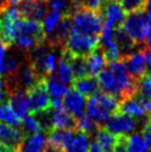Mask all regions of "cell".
Here are the masks:
<instances>
[{"instance_id":"cell-1","label":"cell","mask_w":151,"mask_h":152,"mask_svg":"<svg viewBox=\"0 0 151 152\" xmlns=\"http://www.w3.org/2000/svg\"><path fill=\"white\" fill-rule=\"evenodd\" d=\"M69 16L75 30L88 36L100 37L103 28V17L101 10H95L84 4H75Z\"/></svg>"},{"instance_id":"cell-2","label":"cell","mask_w":151,"mask_h":152,"mask_svg":"<svg viewBox=\"0 0 151 152\" xmlns=\"http://www.w3.org/2000/svg\"><path fill=\"white\" fill-rule=\"evenodd\" d=\"M99 47V37L81 34L72 28L68 36L65 48L72 55L87 57Z\"/></svg>"},{"instance_id":"cell-3","label":"cell","mask_w":151,"mask_h":152,"mask_svg":"<svg viewBox=\"0 0 151 152\" xmlns=\"http://www.w3.org/2000/svg\"><path fill=\"white\" fill-rule=\"evenodd\" d=\"M20 17L17 6L8 4L0 10V40L9 47L17 38L16 21Z\"/></svg>"},{"instance_id":"cell-4","label":"cell","mask_w":151,"mask_h":152,"mask_svg":"<svg viewBox=\"0 0 151 152\" xmlns=\"http://www.w3.org/2000/svg\"><path fill=\"white\" fill-rule=\"evenodd\" d=\"M121 26L134 42L140 45L146 41L148 30L150 27V21L144 15V11H138V12L128 13Z\"/></svg>"},{"instance_id":"cell-5","label":"cell","mask_w":151,"mask_h":152,"mask_svg":"<svg viewBox=\"0 0 151 152\" xmlns=\"http://www.w3.org/2000/svg\"><path fill=\"white\" fill-rule=\"evenodd\" d=\"M148 101H149L148 99H146L139 92H137L132 97L120 99L117 111L128 114L131 118L143 121L148 117L147 110H146V104Z\"/></svg>"},{"instance_id":"cell-6","label":"cell","mask_w":151,"mask_h":152,"mask_svg":"<svg viewBox=\"0 0 151 152\" xmlns=\"http://www.w3.org/2000/svg\"><path fill=\"white\" fill-rule=\"evenodd\" d=\"M27 92L29 96V110L31 112L51 108V99L47 90L46 78L40 79L32 88L27 90Z\"/></svg>"},{"instance_id":"cell-7","label":"cell","mask_w":151,"mask_h":152,"mask_svg":"<svg viewBox=\"0 0 151 152\" xmlns=\"http://www.w3.org/2000/svg\"><path fill=\"white\" fill-rule=\"evenodd\" d=\"M105 128L116 135H129L137 128V121L128 114L116 111L108 118L105 123Z\"/></svg>"},{"instance_id":"cell-8","label":"cell","mask_w":151,"mask_h":152,"mask_svg":"<svg viewBox=\"0 0 151 152\" xmlns=\"http://www.w3.org/2000/svg\"><path fill=\"white\" fill-rule=\"evenodd\" d=\"M21 18L41 20L48 12L47 0H19L17 4Z\"/></svg>"},{"instance_id":"cell-9","label":"cell","mask_w":151,"mask_h":152,"mask_svg":"<svg viewBox=\"0 0 151 152\" xmlns=\"http://www.w3.org/2000/svg\"><path fill=\"white\" fill-rule=\"evenodd\" d=\"M101 13L103 17V23L112 28L121 26L127 16L118 0H110L105 2L101 7Z\"/></svg>"},{"instance_id":"cell-10","label":"cell","mask_w":151,"mask_h":152,"mask_svg":"<svg viewBox=\"0 0 151 152\" xmlns=\"http://www.w3.org/2000/svg\"><path fill=\"white\" fill-rule=\"evenodd\" d=\"M16 31L18 36H32L37 38L40 42H45L46 34L43 30V25L39 20L28 19V18H19L16 21Z\"/></svg>"},{"instance_id":"cell-11","label":"cell","mask_w":151,"mask_h":152,"mask_svg":"<svg viewBox=\"0 0 151 152\" xmlns=\"http://www.w3.org/2000/svg\"><path fill=\"white\" fill-rule=\"evenodd\" d=\"M62 104L65 109L71 114L73 118L79 119L84 115V109H86V99L84 97L76 91L75 89L67 90L62 99Z\"/></svg>"},{"instance_id":"cell-12","label":"cell","mask_w":151,"mask_h":152,"mask_svg":"<svg viewBox=\"0 0 151 152\" xmlns=\"http://www.w3.org/2000/svg\"><path fill=\"white\" fill-rule=\"evenodd\" d=\"M120 59L123 61L129 75L133 78L134 80H138L143 75L147 73L146 61H144V58H143L141 51L127 53L125 56H121Z\"/></svg>"},{"instance_id":"cell-13","label":"cell","mask_w":151,"mask_h":152,"mask_svg":"<svg viewBox=\"0 0 151 152\" xmlns=\"http://www.w3.org/2000/svg\"><path fill=\"white\" fill-rule=\"evenodd\" d=\"M25 137L23 131L17 127L0 122V143L4 144L6 147L19 151Z\"/></svg>"},{"instance_id":"cell-14","label":"cell","mask_w":151,"mask_h":152,"mask_svg":"<svg viewBox=\"0 0 151 152\" xmlns=\"http://www.w3.org/2000/svg\"><path fill=\"white\" fill-rule=\"evenodd\" d=\"M8 103L19 118H23L29 111V96L27 90L17 89L7 93Z\"/></svg>"},{"instance_id":"cell-15","label":"cell","mask_w":151,"mask_h":152,"mask_svg":"<svg viewBox=\"0 0 151 152\" xmlns=\"http://www.w3.org/2000/svg\"><path fill=\"white\" fill-rule=\"evenodd\" d=\"M51 124L52 129H67V130H76L77 119L65 109V107L60 108H50Z\"/></svg>"},{"instance_id":"cell-16","label":"cell","mask_w":151,"mask_h":152,"mask_svg":"<svg viewBox=\"0 0 151 152\" xmlns=\"http://www.w3.org/2000/svg\"><path fill=\"white\" fill-rule=\"evenodd\" d=\"M86 115L93 120L99 127H103L110 114L99 104L96 96L88 98L86 102Z\"/></svg>"},{"instance_id":"cell-17","label":"cell","mask_w":151,"mask_h":152,"mask_svg":"<svg viewBox=\"0 0 151 152\" xmlns=\"http://www.w3.org/2000/svg\"><path fill=\"white\" fill-rule=\"evenodd\" d=\"M97 77H98L99 88L103 91V93L111 94L116 98H120V89H119L117 80L110 69L103 68Z\"/></svg>"},{"instance_id":"cell-18","label":"cell","mask_w":151,"mask_h":152,"mask_svg":"<svg viewBox=\"0 0 151 152\" xmlns=\"http://www.w3.org/2000/svg\"><path fill=\"white\" fill-rule=\"evenodd\" d=\"M73 89L76 91L81 93L84 97H93L99 93V83L96 77L87 76L84 78H79V79H75L72 82Z\"/></svg>"},{"instance_id":"cell-19","label":"cell","mask_w":151,"mask_h":152,"mask_svg":"<svg viewBox=\"0 0 151 152\" xmlns=\"http://www.w3.org/2000/svg\"><path fill=\"white\" fill-rule=\"evenodd\" d=\"M112 37L114 39V41L117 42L118 47H119V51H120V53H122V56L130 53L131 50L137 45L131 39L130 36L127 34L126 30L122 28V26L114 27V29L112 30Z\"/></svg>"},{"instance_id":"cell-20","label":"cell","mask_w":151,"mask_h":152,"mask_svg":"<svg viewBox=\"0 0 151 152\" xmlns=\"http://www.w3.org/2000/svg\"><path fill=\"white\" fill-rule=\"evenodd\" d=\"M107 64L102 51L98 47L96 50L92 51L90 55L86 57V66H87V71H88V76L97 77L100 71L105 68Z\"/></svg>"},{"instance_id":"cell-21","label":"cell","mask_w":151,"mask_h":152,"mask_svg":"<svg viewBox=\"0 0 151 152\" xmlns=\"http://www.w3.org/2000/svg\"><path fill=\"white\" fill-rule=\"evenodd\" d=\"M75 130L67 129H51L48 132V143L55 145L57 148L62 149L66 152L68 143L70 142Z\"/></svg>"},{"instance_id":"cell-22","label":"cell","mask_w":151,"mask_h":152,"mask_svg":"<svg viewBox=\"0 0 151 152\" xmlns=\"http://www.w3.org/2000/svg\"><path fill=\"white\" fill-rule=\"evenodd\" d=\"M47 145V140L42 134L34 133L25 137L19 152H43Z\"/></svg>"},{"instance_id":"cell-23","label":"cell","mask_w":151,"mask_h":152,"mask_svg":"<svg viewBox=\"0 0 151 152\" xmlns=\"http://www.w3.org/2000/svg\"><path fill=\"white\" fill-rule=\"evenodd\" d=\"M89 135L82 131L75 130L71 140L66 148V152H89Z\"/></svg>"},{"instance_id":"cell-24","label":"cell","mask_w":151,"mask_h":152,"mask_svg":"<svg viewBox=\"0 0 151 152\" xmlns=\"http://www.w3.org/2000/svg\"><path fill=\"white\" fill-rule=\"evenodd\" d=\"M40 79H42V78L39 77L37 71L34 70V68L30 64L21 69L19 76L17 75L18 85H21L26 90H29L30 88H32Z\"/></svg>"},{"instance_id":"cell-25","label":"cell","mask_w":151,"mask_h":152,"mask_svg":"<svg viewBox=\"0 0 151 152\" xmlns=\"http://www.w3.org/2000/svg\"><path fill=\"white\" fill-rule=\"evenodd\" d=\"M96 143L100 147L103 151L111 152L114 143H116V139L117 135L113 134L112 132L107 130L106 128L100 127L96 131Z\"/></svg>"},{"instance_id":"cell-26","label":"cell","mask_w":151,"mask_h":152,"mask_svg":"<svg viewBox=\"0 0 151 152\" xmlns=\"http://www.w3.org/2000/svg\"><path fill=\"white\" fill-rule=\"evenodd\" d=\"M47 90L50 94V97L54 99H62L65 93L67 92V87L66 85L59 80V78L55 76L54 73L48 76L46 78Z\"/></svg>"},{"instance_id":"cell-27","label":"cell","mask_w":151,"mask_h":152,"mask_svg":"<svg viewBox=\"0 0 151 152\" xmlns=\"http://www.w3.org/2000/svg\"><path fill=\"white\" fill-rule=\"evenodd\" d=\"M0 122L12 127H20L21 119L13 112L8 102L0 103Z\"/></svg>"},{"instance_id":"cell-28","label":"cell","mask_w":151,"mask_h":152,"mask_svg":"<svg viewBox=\"0 0 151 152\" xmlns=\"http://www.w3.org/2000/svg\"><path fill=\"white\" fill-rule=\"evenodd\" d=\"M57 77L59 80L63 82L65 85H71L73 82V76H72L70 66L68 64V60L63 55L60 56L58 62V69H57Z\"/></svg>"},{"instance_id":"cell-29","label":"cell","mask_w":151,"mask_h":152,"mask_svg":"<svg viewBox=\"0 0 151 152\" xmlns=\"http://www.w3.org/2000/svg\"><path fill=\"white\" fill-rule=\"evenodd\" d=\"M126 13L146 11L148 0H118Z\"/></svg>"},{"instance_id":"cell-30","label":"cell","mask_w":151,"mask_h":152,"mask_svg":"<svg viewBox=\"0 0 151 152\" xmlns=\"http://www.w3.org/2000/svg\"><path fill=\"white\" fill-rule=\"evenodd\" d=\"M99 126L93 120L89 118L88 115H82L81 118L77 119V126H76V130H79L84 132L86 134H92L96 133V131L99 129Z\"/></svg>"},{"instance_id":"cell-31","label":"cell","mask_w":151,"mask_h":152,"mask_svg":"<svg viewBox=\"0 0 151 152\" xmlns=\"http://www.w3.org/2000/svg\"><path fill=\"white\" fill-rule=\"evenodd\" d=\"M62 17V13L51 9L50 11H48L45 17V21H43V30H45V34L46 36L48 34H50L52 30L56 28V26L58 25L60 19Z\"/></svg>"},{"instance_id":"cell-32","label":"cell","mask_w":151,"mask_h":152,"mask_svg":"<svg viewBox=\"0 0 151 152\" xmlns=\"http://www.w3.org/2000/svg\"><path fill=\"white\" fill-rule=\"evenodd\" d=\"M148 144L142 134L134 133L129 137V145L127 152H147Z\"/></svg>"},{"instance_id":"cell-33","label":"cell","mask_w":151,"mask_h":152,"mask_svg":"<svg viewBox=\"0 0 151 152\" xmlns=\"http://www.w3.org/2000/svg\"><path fill=\"white\" fill-rule=\"evenodd\" d=\"M22 128H23V133H27V135L34 134V133H40L42 132V129L40 127L37 119L34 118L32 114H26L22 120Z\"/></svg>"},{"instance_id":"cell-34","label":"cell","mask_w":151,"mask_h":152,"mask_svg":"<svg viewBox=\"0 0 151 152\" xmlns=\"http://www.w3.org/2000/svg\"><path fill=\"white\" fill-rule=\"evenodd\" d=\"M31 114L37 119V121L39 122V124H40L42 131L49 132V131L52 129L50 109L41 110V111H37V112H31Z\"/></svg>"},{"instance_id":"cell-35","label":"cell","mask_w":151,"mask_h":152,"mask_svg":"<svg viewBox=\"0 0 151 152\" xmlns=\"http://www.w3.org/2000/svg\"><path fill=\"white\" fill-rule=\"evenodd\" d=\"M13 42L17 45L18 48H20V49L25 51H30L31 49H34L36 46L42 43L37 38L32 37V36H25V34L18 36L17 38L15 39Z\"/></svg>"},{"instance_id":"cell-36","label":"cell","mask_w":151,"mask_h":152,"mask_svg":"<svg viewBox=\"0 0 151 152\" xmlns=\"http://www.w3.org/2000/svg\"><path fill=\"white\" fill-rule=\"evenodd\" d=\"M138 83V92L151 101V75L146 73L137 81Z\"/></svg>"},{"instance_id":"cell-37","label":"cell","mask_w":151,"mask_h":152,"mask_svg":"<svg viewBox=\"0 0 151 152\" xmlns=\"http://www.w3.org/2000/svg\"><path fill=\"white\" fill-rule=\"evenodd\" d=\"M57 67V58L54 52H49L46 57L45 61V70H46V78L48 76L52 75Z\"/></svg>"},{"instance_id":"cell-38","label":"cell","mask_w":151,"mask_h":152,"mask_svg":"<svg viewBox=\"0 0 151 152\" xmlns=\"http://www.w3.org/2000/svg\"><path fill=\"white\" fill-rule=\"evenodd\" d=\"M143 128H142V137L146 140L148 145H151V120L149 117L144 119L142 121Z\"/></svg>"},{"instance_id":"cell-39","label":"cell","mask_w":151,"mask_h":152,"mask_svg":"<svg viewBox=\"0 0 151 152\" xmlns=\"http://www.w3.org/2000/svg\"><path fill=\"white\" fill-rule=\"evenodd\" d=\"M8 48H9L8 45H6L4 41L0 40V64L4 61V57H6V52L8 50Z\"/></svg>"},{"instance_id":"cell-40","label":"cell","mask_w":151,"mask_h":152,"mask_svg":"<svg viewBox=\"0 0 151 152\" xmlns=\"http://www.w3.org/2000/svg\"><path fill=\"white\" fill-rule=\"evenodd\" d=\"M89 152H106V151H103L102 149L98 145V144L95 142V143H92L91 145H90V148H89Z\"/></svg>"},{"instance_id":"cell-41","label":"cell","mask_w":151,"mask_h":152,"mask_svg":"<svg viewBox=\"0 0 151 152\" xmlns=\"http://www.w3.org/2000/svg\"><path fill=\"white\" fill-rule=\"evenodd\" d=\"M146 41H147V47L151 49V23L150 27H149V30H148L147 37H146Z\"/></svg>"},{"instance_id":"cell-42","label":"cell","mask_w":151,"mask_h":152,"mask_svg":"<svg viewBox=\"0 0 151 152\" xmlns=\"http://www.w3.org/2000/svg\"><path fill=\"white\" fill-rule=\"evenodd\" d=\"M146 110H147V114L149 119L151 120V101H148L147 104H146Z\"/></svg>"},{"instance_id":"cell-43","label":"cell","mask_w":151,"mask_h":152,"mask_svg":"<svg viewBox=\"0 0 151 152\" xmlns=\"http://www.w3.org/2000/svg\"><path fill=\"white\" fill-rule=\"evenodd\" d=\"M6 97H7V92H6L4 90H1V91H0V103L4 101Z\"/></svg>"},{"instance_id":"cell-44","label":"cell","mask_w":151,"mask_h":152,"mask_svg":"<svg viewBox=\"0 0 151 152\" xmlns=\"http://www.w3.org/2000/svg\"><path fill=\"white\" fill-rule=\"evenodd\" d=\"M7 1L11 4H18V2H19V0H7Z\"/></svg>"},{"instance_id":"cell-45","label":"cell","mask_w":151,"mask_h":152,"mask_svg":"<svg viewBox=\"0 0 151 152\" xmlns=\"http://www.w3.org/2000/svg\"><path fill=\"white\" fill-rule=\"evenodd\" d=\"M4 81H2V79H1V77H0V91L1 90H4Z\"/></svg>"},{"instance_id":"cell-46","label":"cell","mask_w":151,"mask_h":152,"mask_svg":"<svg viewBox=\"0 0 151 152\" xmlns=\"http://www.w3.org/2000/svg\"><path fill=\"white\" fill-rule=\"evenodd\" d=\"M148 19H149V21H150V23H151V11L148 12Z\"/></svg>"},{"instance_id":"cell-47","label":"cell","mask_w":151,"mask_h":152,"mask_svg":"<svg viewBox=\"0 0 151 152\" xmlns=\"http://www.w3.org/2000/svg\"><path fill=\"white\" fill-rule=\"evenodd\" d=\"M102 4H105V2H107V1H110V0H100Z\"/></svg>"},{"instance_id":"cell-48","label":"cell","mask_w":151,"mask_h":152,"mask_svg":"<svg viewBox=\"0 0 151 152\" xmlns=\"http://www.w3.org/2000/svg\"><path fill=\"white\" fill-rule=\"evenodd\" d=\"M150 152H151V150H150Z\"/></svg>"}]
</instances>
